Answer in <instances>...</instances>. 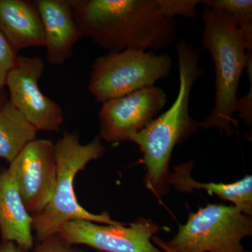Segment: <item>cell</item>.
<instances>
[{"mask_svg":"<svg viewBox=\"0 0 252 252\" xmlns=\"http://www.w3.org/2000/svg\"></svg>","mask_w":252,"mask_h":252,"instance_id":"cell-25","label":"cell"},{"mask_svg":"<svg viewBox=\"0 0 252 252\" xmlns=\"http://www.w3.org/2000/svg\"><path fill=\"white\" fill-rule=\"evenodd\" d=\"M179 69L177 97L166 112L158 116L130 142L140 147L145 165V185L157 198L167 193L170 181V161L177 144L188 140L200 129L199 122L190 115L191 91L196 81L205 74L200 67V55L185 39L176 44Z\"/></svg>","mask_w":252,"mask_h":252,"instance_id":"cell-2","label":"cell"},{"mask_svg":"<svg viewBox=\"0 0 252 252\" xmlns=\"http://www.w3.org/2000/svg\"><path fill=\"white\" fill-rule=\"evenodd\" d=\"M203 47L211 56L215 68V106L210 115L199 122L200 128H217L228 136L233 133L238 91L246 68L248 51L233 18L220 10H202Z\"/></svg>","mask_w":252,"mask_h":252,"instance_id":"cell-3","label":"cell"},{"mask_svg":"<svg viewBox=\"0 0 252 252\" xmlns=\"http://www.w3.org/2000/svg\"><path fill=\"white\" fill-rule=\"evenodd\" d=\"M40 57L18 56L6 79L9 101L37 131L59 132L64 123L63 109L43 94L39 81L44 69Z\"/></svg>","mask_w":252,"mask_h":252,"instance_id":"cell-7","label":"cell"},{"mask_svg":"<svg viewBox=\"0 0 252 252\" xmlns=\"http://www.w3.org/2000/svg\"><path fill=\"white\" fill-rule=\"evenodd\" d=\"M0 32L17 53L44 46L42 24L34 1L0 0Z\"/></svg>","mask_w":252,"mask_h":252,"instance_id":"cell-12","label":"cell"},{"mask_svg":"<svg viewBox=\"0 0 252 252\" xmlns=\"http://www.w3.org/2000/svg\"><path fill=\"white\" fill-rule=\"evenodd\" d=\"M245 69L250 83V91L243 97L238 98L236 105V114L248 126L252 124V54L248 53V63Z\"/></svg>","mask_w":252,"mask_h":252,"instance_id":"cell-19","label":"cell"},{"mask_svg":"<svg viewBox=\"0 0 252 252\" xmlns=\"http://www.w3.org/2000/svg\"><path fill=\"white\" fill-rule=\"evenodd\" d=\"M152 241L157 245L162 250V252H176L172 250L171 248H169L168 245L166 243L162 241L161 239L159 238L158 237L154 236L152 239Z\"/></svg>","mask_w":252,"mask_h":252,"instance_id":"cell-22","label":"cell"},{"mask_svg":"<svg viewBox=\"0 0 252 252\" xmlns=\"http://www.w3.org/2000/svg\"><path fill=\"white\" fill-rule=\"evenodd\" d=\"M0 252H31L13 242H2L0 244Z\"/></svg>","mask_w":252,"mask_h":252,"instance_id":"cell-21","label":"cell"},{"mask_svg":"<svg viewBox=\"0 0 252 252\" xmlns=\"http://www.w3.org/2000/svg\"><path fill=\"white\" fill-rule=\"evenodd\" d=\"M32 252H86L64 241L59 234L51 235L39 243Z\"/></svg>","mask_w":252,"mask_h":252,"instance_id":"cell-20","label":"cell"},{"mask_svg":"<svg viewBox=\"0 0 252 252\" xmlns=\"http://www.w3.org/2000/svg\"><path fill=\"white\" fill-rule=\"evenodd\" d=\"M172 58L152 51L126 50L109 53L95 59L89 83V91L97 102L104 103L141 89L155 86L170 75Z\"/></svg>","mask_w":252,"mask_h":252,"instance_id":"cell-5","label":"cell"},{"mask_svg":"<svg viewBox=\"0 0 252 252\" xmlns=\"http://www.w3.org/2000/svg\"><path fill=\"white\" fill-rule=\"evenodd\" d=\"M193 168L192 161L173 167L169 184L176 190L190 193L193 190H206L210 195H216L224 201L230 202L248 216L252 215V176L248 175L241 180L230 184L202 183L192 177Z\"/></svg>","mask_w":252,"mask_h":252,"instance_id":"cell-14","label":"cell"},{"mask_svg":"<svg viewBox=\"0 0 252 252\" xmlns=\"http://www.w3.org/2000/svg\"><path fill=\"white\" fill-rule=\"evenodd\" d=\"M18 56V53L0 32V89H4L6 77L14 67Z\"/></svg>","mask_w":252,"mask_h":252,"instance_id":"cell-18","label":"cell"},{"mask_svg":"<svg viewBox=\"0 0 252 252\" xmlns=\"http://www.w3.org/2000/svg\"><path fill=\"white\" fill-rule=\"evenodd\" d=\"M34 2L42 24L46 61L52 66L62 65L72 57L73 48L84 35L68 0H36Z\"/></svg>","mask_w":252,"mask_h":252,"instance_id":"cell-11","label":"cell"},{"mask_svg":"<svg viewBox=\"0 0 252 252\" xmlns=\"http://www.w3.org/2000/svg\"><path fill=\"white\" fill-rule=\"evenodd\" d=\"M84 36L109 53L160 51L176 40L177 23L158 0H68Z\"/></svg>","mask_w":252,"mask_h":252,"instance_id":"cell-1","label":"cell"},{"mask_svg":"<svg viewBox=\"0 0 252 252\" xmlns=\"http://www.w3.org/2000/svg\"><path fill=\"white\" fill-rule=\"evenodd\" d=\"M201 3L229 15L239 29L252 26V0H203Z\"/></svg>","mask_w":252,"mask_h":252,"instance_id":"cell-16","label":"cell"},{"mask_svg":"<svg viewBox=\"0 0 252 252\" xmlns=\"http://www.w3.org/2000/svg\"><path fill=\"white\" fill-rule=\"evenodd\" d=\"M159 226L149 219L139 218L128 225H100L89 220L64 223L58 234L72 245H86L102 252H162L152 239Z\"/></svg>","mask_w":252,"mask_h":252,"instance_id":"cell-9","label":"cell"},{"mask_svg":"<svg viewBox=\"0 0 252 252\" xmlns=\"http://www.w3.org/2000/svg\"><path fill=\"white\" fill-rule=\"evenodd\" d=\"M9 164L8 172L34 218L47 206L56 187L55 144L45 139L32 141Z\"/></svg>","mask_w":252,"mask_h":252,"instance_id":"cell-8","label":"cell"},{"mask_svg":"<svg viewBox=\"0 0 252 252\" xmlns=\"http://www.w3.org/2000/svg\"><path fill=\"white\" fill-rule=\"evenodd\" d=\"M38 131L8 99L0 109V158L9 163L32 141Z\"/></svg>","mask_w":252,"mask_h":252,"instance_id":"cell-15","label":"cell"},{"mask_svg":"<svg viewBox=\"0 0 252 252\" xmlns=\"http://www.w3.org/2000/svg\"><path fill=\"white\" fill-rule=\"evenodd\" d=\"M7 101L8 99H6V94H5L4 89H0V109L1 108V107H2Z\"/></svg>","mask_w":252,"mask_h":252,"instance_id":"cell-23","label":"cell"},{"mask_svg":"<svg viewBox=\"0 0 252 252\" xmlns=\"http://www.w3.org/2000/svg\"><path fill=\"white\" fill-rule=\"evenodd\" d=\"M33 217L23 203L7 170L0 171V234L2 242H13L25 250L34 247Z\"/></svg>","mask_w":252,"mask_h":252,"instance_id":"cell-13","label":"cell"},{"mask_svg":"<svg viewBox=\"0 0 252 252\" xmlns=\"http://www.w3.org/2000/svg\"><path fill=\"white\" fill-rule=\"evenodd\" d=\"M252 235V217L233 205L208 204L190 214L166 243L176 252H240Z\"/></svg>","mask_w":252,"mask_h":252,"instance_id":"cell-6","label":"cell"},{"mask_svg":"<svg viewBox=\"0 0 252 252\" xmlns=\"http://www.w3.org/2000/svg\"><path fill=\"white\" fill-rule=\"evenodd\" d=\"M167 103L166 93L156 86L104 102L99 112V138L109 143L130 141Z\"/></svg>","mask_w":252,"mask_h":252,"instance_id":"cell-10","label":"cell"},{"mask_svg":"<svg viewBox=\"0 0 252 252\" xmlns=\"http://www.w3.org/2000/svg\"><path fill=\"white\" fill-rule=\"evenodd\" d=\"M240 252H250V251H247V250H245V249H244V250H243V251H241Z\"/></svg>","mask_w":252,"mask_h":252,"instance_id":"cell-24","label":"cell"},{"mask_svg":"<svg viewBox=\"0 0 252 252\" xmlns=\"http://www.w3.org/2000/svg\"><path fill=\"white\" fill-rule=\"evenodd\" d=\"M162 12L169 18L176 16L195 19L199 0H158Z\"/></svg>","mask_w":252,"mask_h":252,"instance_id":"cell-17","label":"cell"},{"mask_svg":"<svg viewBox=\"0 0 252 252\" xmlns=\"http://www.w3.org/2000/svg\"><path fill=\"white\" fill-rule=\"evenodd\" d=\"M57 176L54 193L40 215L33 218L32 230L39 243L58 234L64 223L76 220H89L106 225L122 224L113 220L108 212L94 214L78 202L74 190L76 176L93 160L102 157L105 152L99 137L89 143H81L79 133L65 131L55 144Z\"/></svg>","mask_w":252,"mask_h":252,"instance_id":"cell-4","label":"cell"}]
</instances>
